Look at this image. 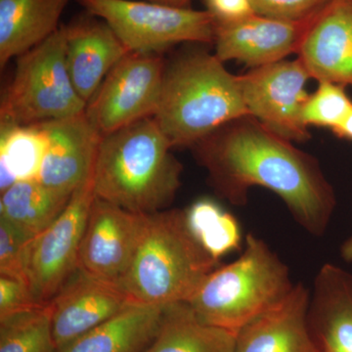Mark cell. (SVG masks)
Masks as SVG:
<instances>
[{"label":"cell","mask_w":352,"mask_h":352,"mask_svg":"<svg viewBox=\"0 0 352 352\" xmlns=\"http://www.w3.org/2000/svg\"><path fill=\"white\" fill-rule=\"evenodd\" d=\"M191 149L220 198L244 206L252 187H263L310 235L327 230L337 200L318 161L252 116L224 124Z\"/></svg>","instance_id":"obj_1"},{"label":"cell","mask_w":352,"mask_h":352,"mask_svg":"<svg viewBox=\"0 0 352 352\" xmlns=\"http://www.w3.org/2000/svg\"><path fill=\"white\" fill-rule=\"evenodd\" d=\"M171 149L153 117L102 136L94 173L95 196L136 214L168 210L182 173Z\"/></svg>","instance_id":"obj_2"},{"label":"cell","mask_w":352,"mask_h":352,"mask_svg":"<svg viewBox=\"0 0 352 352\" xmlns=\"http://www.w3.org/2000/svg\"><path fill=\"white\" fill-rule=\"evenodd\" d=\"M248 115L239 76L204 48L166 62L154 119L173 148H190Z\"/></svg>","instance_id":"obj_3"},{"label":"cell","mask_w":352,"mask_h":352,"mask_svg":"<svg viewBox=\"0 0 352 352\" xmlns=\"http://www.w3.org/2000/svg\"><path fill=\"white\" fill-rule=\"evenodd\" d=\"M219 261L190 230L185 210L148 214L131 267L119 286L131 302L155 307L188 302Z\"/></svg>","instance_id":"obj_4"},{"label":"cell","mask_w":352,"mask_h":352,"mask_svg":"<svg viewBox=\"0 0 352 352\" xmlns=\"http://www.w3.org/2000/svg\"><path fill=\"white\" fill-rule=\"evenodd\" d=\"M295 286L287 264L249 234L239 258L208 274L187 303L204 323L237 333L283 302Z\"/></svg>","instance_id":"obj_5"},{"label":"cell","mask_w":352,"mask_h":352,"mask_svg":"<svg viewBox=\"0 0 352 352\" xmlns=\"http://www.w3.org/2000/svg\"><path fill=\"white\" fill-rule=\"evenodd\" d=\"M87 102L78 94L66 63L64 25L17 57L15 73L2 94L0 122L30 126L82 115Z\"/></svg>","instance_id":"obj_6"},{"label":"cell","mask_w":352,"mask_h":352,"mask_svg":"<svg viewBox=\"0 0 352 352\" xmlns=\"http://www.w3.org/2000/svg\"><path fill=\"white\" fill-rule=\"evenodd\" d=\"M105 21L131 52L164 54L179 43H214L215 22L207 10L136 0H78Z\"/></svg>","instance_id":"obj_7"},{"label":"cell","mask_w":352,"mask_h":352,"mask_svg":"<svg viewBox=\"0 0 352 352\" xmlns=\"http://www.w3.org/2000/svg\"><path fill=\"white\" fill-rule=\"evenodd\" d=\"M166 63L164 54L129 52L109 72L85 109L102 136L154 117Z\"/></svg>","instance_id":"obj_8"},{"label":"cell","mask_w":352,"mask_h":352,"mask_svg":"<svg viewBox=\"0 0 352 352\" xmlns=\"http://www.w3.org/2000/svg\"><path fill=\"white\" fill-rule=\"evenodd\" d=\"M94 199L92 177L75 190L64 212L28 245L25 277L39 305H50L78 270V252Z\"/></svg>","instance_id":"obj_9"},{"label":"cell","mask_w":352,"mask_h":352,"mask_svg":"<svg viewBox=\"0 0 352 352\" xmlns=\"http://www.w3.org/2000/svg\"><path fill=\"white\" fill-rule=\"evenodd\" d=\"M309 78L300 58L281 60L239 76L248 115L291 142H305L311 138L302 120Z\"/></svg>","instance_id":"obj_10"},{"label":"cell","mask_w":352,"mask_h":352,"mask_svg":"<svg viewBox=\"0 0 352 352\" xmlns=\"http://www.w3.org/2000/svg\"><path fill=\"white\" fill-rule=\"evenodd\" d=\"M147 219L148 214L129 212L95 196L78 252V270L119 285L131 267Z\"/></svg>","instance_id":"obj_11"},{"label":"cell","mask_w":352,"mask_h":352,"mask_svg":"<svg viewBox=\"0 0 352 352\" xmlns=\"http://www.w3.org/2000/svg\"><path fill=\"white\" fill-rule=\"evenodd\" d=\"M131 302L119 285L78 268L48 305L57 349L101 325Z\"/></svg>","instance_id":"obj_12"},{"label":"cell","mask_w":352,"mask_h":352,"mask_svg":"<svg viewBox=\"0 0 352 352\" xmlns=\"http://www.w3.org/2000/svg\"><path fill=\"white\" fill-rule=\"evenodd\" d=\"M310 19L289 22L254 14L245 19L215 24V56L258 68L298 54Z\"/></svg>","instance_id":"obj_13"},{"label":"cell","mask_w":352,"mask_h":352,"mask_svg":"<svg viewBox=\"0 0 352 352\" xmlns=\"http://www.w3.org/2000/svg\"><path fill=\"white\" fill-rule=\"evenodd\" d=\"M39 124L47 136V149L36 179L51 189L73 194L94 177L100 132L85 113Z\"/></svg>","instance_id":"obj_14"},{"label":"cell","mask_w":352,"mask_h":352,"mask_svg":"<svg viewBox=\"0 0 352 352\" xmlns=\"http://www.w3.org/2000/svg\"><path fill=\"white\" fill-rule=\"evenodd\" d=\"M298 58L317 82L352 87V0H329L310 23Z\"/></svg>","instance_id":"obj_15"},{"label":"cell","mask_w":352,"mask_h":352,"mask_svg":"<svg viewBox=\"0 0 352 352\" xmlns=\"http://www.w3.org/2000/svg\"><path fill=\"white\" fill-rule=\"evenodd\" d=\"M64 27L69 78L87 104L109 72L131 51L105 21L87 11Z\"/></svg>","instance_id":"obj_16"},{"label":"cell","mask_w":352,"mask_h":352,"mask_svg":"<svg viewBox=\"0 0 352 352\" xmlns=\"http://www.w3.org/2000/svg\"><path fill=\"white\" fill-rule=\"evenodd\" d=\"M307 329L316 352H352V274L325 263L315 276Z\"/></svg>","instance_id":"obj_17"},{"label":"cell","mask_w":352,"mask_h":352,"mask_svg":"<svg viewBox=\"0 0 352 352\" xmlns=\"http://www.w3.org/2000/svg\"><path fill=\"white\" fill-rule=\"evenodd\" d=\"M309 296L296 284L283 302L238 331L233 352H316L307 329Z\"/></svg>","instance_id":"obj_18"},{"label":"cell","mask_w":352,"mask_h":352,"mask_svg":"<svg viewBox=\"0 0 352 352\" xmlns=\"http://www.w3.org/2000/svg\"><path fill=\"white\" fill-rule=\"evenodd\" d=\"M71 0H0V69L60 29Z\"/></svg>","instance_id":"obj_19"},{"label":"cell","mask_w":352,"mask_h":352,"mask_svg":"<svg viewBox=\"0 0 352 352\" xmlns=\"http://www.w3.org/2000/svg\"><path fill=\"white\" fill-rule=\"evenodd\" d=\"M164 307L129 303L58 352H144L159 332Z\"/></svg>","instance_id":"obj_20"},{"label":"cell","mask_w":352,"mask_h":352,"mask_svg":"<svg viewBox=\"0 0 352 352\" xmlns=\"http://www.w3.org/2000/svg\"><path fill=\"white\" fill-rule=\"evenodd\" d=\"M237 333L208 325L187 302L164 307L156 338L144 352H233Z\"/></svg>","instance_id":"obj_21"},{"label":"cell","mask_w":352,"mask_h":352,"mask_svg":"<svg viewBox=\"0 0 352 352\" xmlns=\"http://www.w3.org/2000/svg\"><path fill=\"white\" fill-rule=\"evenodd\" d=\"M72 195L38 179L20 180L1 192L0 219L36 237L64 212Z\"/></svg>","instance_id":"obj_22"},{"label":"cell","mask_w":352,"mask_h":352,"mask_svg":"<svg viewBox=\"0 0 352 352\" xmlns=\"http://www.w3.org/2000/svg\"><path fill=\"white\" fill-rule=\"evenodd\" d=\"M47 149V136L39 124L0 122V190L20 180L36 179Z\"/></svg>","instance_id":"obj_23"},{"label":"cell","mask_w":352,"mask_h":352,"mask_svg":"<svg viewBox=\"0 0 352 352\" xmlns=\"http://www.w3.org/2000/svg\"><path fill=\"white\" fill-rule=\"evenodd\" d=\"M187 223L194 237L212 258H220L242 249V230L230 212L210 199L195 201L186 210Z\"/></svg>","instance_id":"obj_24"},{"label":"cell","mask_w":352,"mask_h":352,"mask_svg":"<svg viewBox=\"0 0 352 352\" xmlns=\"http://www.w3.org/2000/svg\"><path fill=\"white\" fill-rule=\"evenodd\" d=\"M0 352H58L50 305L0 318Z\"/></svg>","instance_id":"obj_25"},{"label":"cell","mask_w":352,"mask_h":352,"mask_svg":"<svg viewBox=\"0 0 352 352\" xmlns=\"http://www.w3.org/2000/svg\"><path fill=\"white\" fill-rule=\"evenodd\" d=\"M352 109V100L346 87L331 82H319L314 94L308 96L302 108V120L305 126L326 127L333 131Z\"/></svg>","instance_id":"obj_26"},{"label":"cell","mask_w":352,"mask_h":352,"mask_svg":"<svg viewBox=\"0 0 352 352\" xmlns=\"http://www.w3.org/2000/svg\"><path fill=\"white\" fill-rule=\"evenodd\" d=\"M34 238L7 220L0 219V274L18 278L28 284L25 256L28 245Z\"/></svg>","instance_id":"obj_27"},{"label":"cell","mask_w":352,"mask_h":352,"mask_svg":"<svg viewBox=\"0 0 352 352\" xmlns=\"http://www.w3.org/2000/svg\"><path fill=\"white\" fill-rule=\"evenodd\" d=\"M329 0H252L254 13L273 19L298 22L310 19Z\"/></svg>","instance_id":"obj_28"},{"label":"cell","mask_w":352,"mask_h":352,"mask_svg":"<svg viewBox=\"0 0 352 352\" xmlns=\"http://www.w3.org/2000/svg\"><path fill=\"white\" fill-rule=\"evenodd\" d=\"M39 307L25 281L0 274V318Z\"/></svg>","instance_id":"obj_29"},{"label":"cell","mask_w":352,"mask_h":352,"mask_svg":"<svg viewBox=\"0 0 352 352\" xmlns=\"http://www.w3.org/2000/svg\"><path fill=\"white\" fill-rule=\"evenodd\" d=\"M215 24L236 22L254 15L252 0H204Z\"/></svg>","instance_id":"obj_30"},{"label":"cell","mask_w":352,"mask_h":352,"mask_svg":"<svg viewBox=\"0 0 352 352\" xmlns=\"http://www.w3.org/2000/svg\"><path fill=\"white\" fill-rule=\"evenodd\" d=\"M332 131L337 138L352 141V109L346 119L342 120V124L333 129Z\"/></svg>","instance_id":"obj_31"},{"label":"cell","mask_w":352,"mask_h":352,"mask_svg":"<svg viewBox=\"0 0 352 352\" xmlns=\"http://www.w3.org/2000/svg\"><path fill=\"white\" fill-rule=\"evenodd\" d=\"M154 3L163 4V6L177 7V8H189L192 0H146Z\"/></svg>","instance_id":"obj_32"},{"label":"cell","mask_w":352,"mask_h":352,"mask_svg":"<svg viewBox=\"0 0 352 352\" xmlns=\"http://www.w3.org/2000/svg\"><path fill=\"white\" fill-rule=\"evenodd\" d=\"M340 256L347 263H352V235L349 239L344 241L340 247Z\"/></svg>","instance_id":"obj_33"}]
</instances>
